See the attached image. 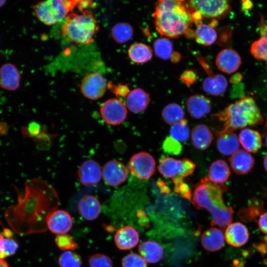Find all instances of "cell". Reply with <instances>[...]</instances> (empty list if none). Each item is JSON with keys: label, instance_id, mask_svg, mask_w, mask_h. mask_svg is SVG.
Listing matches in <instances>:
<instances>
[{"label": "cell", "instance_id": "6da1fadb", "mask_svg": "<svg viewBox=\"0 0 267 267\" xmlns=\"http://www.w3.org/2000/svg\"><path fill=\"white\" fill-rule=\"evenodd\" d=\"M44 184L35 179L27 182L24 195L19 194L17 204L6 210L5 219L17 233L26 235L47 228L46 218L56 206L51 204L53 201L48 200L49 197H46Z\"/></svg>", "mask_w": 267, "mask_h": 267}, {"label": "cell", "instance_id": "7a4b0ae2", "mask_svg": "<svg viewBox=\"0 0 267 267\" xmlns=\"http://www.w3.org/2000/svg\"><path fill=\"white\" fill-rule=\"evenodd\" d=\"M188 2L179 0H160L156 2L153 13L157 32L161 35L176 38L190 29L193 23Z\"/></svg>", "mask_w": 267, "mask_h": 267}, {"label": "cell", "instance_id": "3957f363", "mask_svg": "<svg viewBox=\"0 0 267 267\" xmlns=\"http://www.w3.org/2000/svg\"><path fill=\"white\" fill-rule=\"evenodd\" d=\"M226 190L224 184L214 183L206 176L195 185L191 200L196 208L209 212L212 225L221 228L228 226L233 219L232 207L226 205L223 200V193Z\"/></svg>", "mask_w": 267, "mask_h": 267}, {"label": "cell", "instance_id": "277c9868", "mask_svg": "<svg viewBox=\"0 0 267 267\" xmlns=\"http://www.w3.org/2000/svg\"><path fill=\"white\" fill-rule=\"evenodd\" d=\"M223 123L221 131L233 132L247 126L263 123V117L255 100L244 96L214 115Z\"/></svg>", "mask_w": 267, "mask_h": 267}, {"label": "cell", "instance_id": "5b68a950", "mask_svg": "<svg viewBox=\"0 0 267 267\" xmlns=\"http://www.w3.org/2000/svg\"><path fill=\"white\" fill-rule=\"evenodd\" d=\"M99 30L93 13L87 9L81 14L71 12L65 19L61 27L62 34L75 44H86L92 43Z\"/></svg>", "mask_w": 267, "mask_h": 267}, {"label": "cell", "instance_id": "8992f818", "mask_svg": "<svg viewBox=\"0 0 267 267\" xmlns=\"http://www.w3.org/2000/svg\"><path fill=\"white\" fill-rule=\"evenodd\" d=\"M79 0H48L33 6L34 14L39 21L46 25L56 24L66 17L78 5Z\"/></svg>", "mask_w": 267, "mask_h": 267}, {"label": "cell", "instance_id": "52a82bcc", "mask_svg": "<svg viewBox=\"0 0 267 267\" xmlns=\"http://www.w3.org/2000/svg\"><path fill=\"white\" fill-rule=\"evenodd\" d=\"M195 168V164L189 159L177 160L172 157L161 159L158 167L159 173L163 177L171 178L174 184L191 175Z\"/></svg>", "mask_w": 267, "mask_h": 267}, {"label": "cell", "instance_id": "ba28073f", "mask_svg": "<svg viewBox=\"0 0 267 267\" xmlns=\"http://www.w3.org/2000/svg\"><path fill=\"white\" fill-rule=\"evenodd\" d=\"M226 0H191L187 1L191 11L199 12L202 17L213 20L224 17L231 9Z\"/></svg>", "mask_w": 267, "mask_h": 267}, {"label": "cell", "instance_id": "9c48e42d", "mask_svg": "<svg viewBox=\"0 0 267 267\" xmlns=\"http://www.w3.org/2000/svg\"><path fill=\"white\" fill-rule=\"evenodd\" d=\"M156 162L153 157L146 152H140L131 158L129 169L131 173L140 179H148L154 174Z\"/></svg>", "mask_w": 267, "mask_h": 267}, {"label": "cell", "instance_id": "30bf717a", "mask_svg": "<svg viewBox=\"0 0 267 267\" xmlns=\"http://www.w3.org/2000/svg\"><path fill=\"white\" fill-rule=\"evenodd\" d=\"M107 87L106 81L102 75L98 72H93L86 75L83 78L80 90L86 98L96 100L104 95Z\"/></svg>", "mask_w": 267, "mask_h": 267}, {"label": "cell", "instance_id": "8fae6325", "mask_svg": "<svg viewBox=\"0 0 267 267\" xmlns=\"http://www.w3.org/2000/svg\"><path fill=\"white\" fill-rule=\"evenodd\" d=\"M101 117L106 124L116 126L122 123L126 118V106L121 100L112 98L106 100L100 109Z\"/></svg>", "mask_w": 267, "mask_h": 267}, {"label": "cell", "instance_id": "7c38bea8", "mask_svg": "<svg viewBox=\"0 0 267 267\" xmlns=\"http://www.w3.org/2000/svg\"><path fill=\"white\" fill-rule=\"evenodd\" d=\"M72 218L69 212L63 210H55L48 215L46 227L49 231L58 234H67L72 228Z\"/></svg>", "mask_w": 267, "mask_h": 267}, {"label": "cell", "instance_id": "4fadbf2b", "mask_svg": "<svg viewBox=\"0 0 267 267\" xmlns=\"http://www.w3.org/2000/svg\"><path fill=\"white\" fill-rule=\"evenodd\" d=\"M102 177L108 185L115 187L124 182L128 177V171L125 166L117 160H111L104 165Z\"/></svg>", "mask_w": 267, "mask_h": 267}, {"label": "cell", "instance_id": "5bb4252c", "mask_svg": "<svg viewBox=\"0 0 267 267\" xmlns=\"http://www.w3.org/2000/svg\"><path fill=\"white\" fill-rule=\"evenodd\" d=\"M78 176L82 185L90 186L99 182L102 177V170L97 162L89 159L81 165L78 171Z\"/></svg>", "mask_w": 267, "mask_h": 267}, {"label": "cell", "instance_id": "9a60e30c", "mask_svg": "<svg viewBox=\"0 0 267 267\" xmlns=\"http://www.w3.org/2000/svg\"><path fill=\"white\" fill-rule=\"evenodd\" d=\"M241 62L239 54L231 48H224L221 50L216 58V64L221 71L226 73L235 72Z\"/></svg>", "mask_w": 267, "mask_h": 267}, {"label": "cell", "instance_id": "2e32d148", "mask_svg": "<svg viewBox=\"0 0 267 267\" xmlns=\"http://www.w3.org/2000/svg\"><path fill=\"white\" fill-rule=\"evenodd\" d=\"M21 75L16 66L11 63L0 68V87L8 91H14L20 87Z\"/></svg>", "mask_w": 267, "mask_h": 267}, {"label": "cell", "instance_id": "e0dca14e", "mask_svg": "<svg viewBox=\"0 0 267 267\" xmlns=\"http://www.w3.org/2000/svg\"><path fill=\"white\" fill-rule=\"evenodd\" d=\"M186 106L190 115L195 119H200L208 114L212 108V102L202 94L190 96L186 101Z\"/></svg>", "mask_w": 267, "mask_h": 267}, {"label": "cell", "instance_id": "ac0fdd59", "mask_svg": "<svg viewBox=\"0 0 267 267\" xmlns=\"http://www.w3.org/2000/svg\"><path fill=\"white\" fill-rule=\"evenodd\" d=\"M224 238L226 243L234 247L242 246L248 240V230L241 222L230 223L226 228Z\"/></svg>", "mask_w": 267, "mask_h": 267}, {"label": "cell", "instance_id": "d6986e66", "mask_svg": "<svg viewBox=\"0 0 267 267\" xmlns=\"http://www.w3.org/2000/svg\"><path fill=\"white\" fill-rule=\"evenodd\" d=\"M78 209L81 216L87 221H93L99 216L101 207L98 199L92 195H85L79 201Z\"/></svg>", "mask_w": 267, "mask_h": 267}, {"label": "cell", "instance_id": "ffe728a7", "mask_svg": "<svg viewBox=\"0 0 267 267\" xmlns=\"http://www.w3.org/2000/svg\"><path fill=\"white\" fill-rule=\"evenodd\" d=\"M239 145L238 138L233 132H218L217 147L222 154L232 155L238 150Z\"/></svg>", "mask_w": 267, "mask_h": 267}, {"label": "cell", "instance_id": "44dd1931", "mask_svg": "<svg viewBox=\"0 0 267 267\" xmlns=\"http://www.w3.org/2000/svg\"><path fill=\"white\" fill-rule=\"evenodd\" d=\"M116 246L120 250H127L134 247L139 241L137 231L130 226L119 229L114 237Z\"/></svg>", "mask_w": 267, "mask_h": 267}, {"label": "cell", "instance_id": "7402d4cb", "mask_svg": "<svg viewBox=\"0 0 267 267\" xmlns=\"http://www.w3.org/2000/svg\"><path fill=\"white\" fill-rule=\"evenodd\" d=\"M229 162L234 173L238 175H245L252 169L255 161L247 151L238 150L230 157Z\"/></svg>", "mask_w": 267, "mask_h": 267}, {"label": "cell", "instance_id": "603a6c76", "mask_svg": "<svg viewBox=\"0 0 267 267\" xmlns=\"http://www.w3.org/2000/svg\"><path fill=\"white\" fill-rule=\"evenodd\" d=\"M150 100L149 93L142 89L136 88L131 91L127 96L126 105L130 111L139 113L146 110Z\"/></svg>", "mask_w": 267, "mask_h": 267}, {"label": "cell", "instance_id": "cb8c5ba5", "mask_svg": "<svg viewBox=\"0 0 267 267\" xmlns=\"http://www.w3.org/2000/svg\"><path fill=\"white\" fill-rule=\"evenodd\" d=\"M224 240L222 231L216 227H212L205 231L201 237L202 246L210 252H215L222 249Z\"/></svg>", "mask_w": 267, "mask_h": 267}, {"label": "cell", "instance_id": "d4e9b609", "mask_svg": "<svg viewBox=\"0 0 267 267\" xmlns=\"http://www.w3.org/2000/svg\"><path fill=\"white\" fill-rule=\"evenodd\" d=\"M228 83L226 78L220 74L213 72L208 74L203 82L202 87L207 93L219 96L223 94L226 90Z\"/></svg>", "mask_w": 267, "mask_h": 267}, {"label": "cell", "instance_id": "484cf974", "mask_svg": "<svg viewBox=\"0 0 267 267\" xmlns=\"http://www.w3.org/2000/svg\"><path fill=\"white\" fill-rule=\"evenodd\" d=\"M191 135L193 145L200 150L207 149L213 140V134L210 130L203 124H199L194 127Z\"/></svg>", "mask_w": 267, "mask_h": 267}, {"label": "cell", "instance_id": "4316f807", "mask_svg": "<svg viewBox=\"0 0 267 267\" xmlns=\"http://www.w3.org/2000/svg\"><path fill=\"white\" fill-rule=\"evenodd\" d=\"M138 251L146 262L151 264L160 261L164 254L162 247L152 241H146L141 243L138 247Z\"/></svg>", "mask_w": 267, "mask_h": 267}, {"label": "cell", "instance_id": "83f0119b", "mask_svg": "<svg viewBox=\"0 0 267 267\" xmlns=\"http://www.w3.org/2000/svg\"><path fill=\"white\" fill-rule=\"evenodd\" d=\"M230 175V169L227 163L222 160H217L210 165L206 177L214 183L223 184Z\"/></svg>", "mask_w": 267, "mask_h": 267}, {"label": "cell", "instance_id": "f1b7e54d", "mask_svg": "<svg viewBox=\"0 0 267 267\" xmlns=\"http://www.w3.org/2000/svg\"><path fill=\"white\" fill-rule=\"evenodd\" d=\"M239 141L247 151L256 153L262 147V137L256 131L246 128L242 130L239 135Z\"/></svg>", "mask_w": 267, "mask_h": 267}, {"label": "cell", "instance_id": "f546056e", "mask_svg": "<svg viewBox=\"0 0 267 267\" xmlns=\"http://www.w3.org/2000/svg\"><path fill=\"white\" fill-rule=\"evenodd\" d=\"M128 53L130 59L136 63L146 62L152 57V51L150 47L141 43H135L131 45Z\"/></svg>", "mask_w": 267, "mask_h": 267}, {"label": "cell", "instance_id": "4dcf8cb0", "mask_svg": "<svg viewBox=\"0 0 267 267\" xmlns=\"http://www.w3.org/2000/svg\"><path fill=\"white\" fill-rule=\"evenodd\" d=\"M217 38L216 31L210 25L202 23L197 26L195 31V39L198 44L209 46L213 44Z\"/></svg>", "mask_w": 267, "mask_h": 267}, {"label": "cell", "instance_id": "1f68e13d", "mask_svg": "<svg viewBox=\"0 0 267 267\" xmlns=\"http://www.w3.org/2000/svg\"><path fill=\"white\" fill-rule=\"evenodd\" d=\"M113 40L118 44H123L129 41L134 34L132 26L126 22H120L113 26L111 29Z\"/></svg>", "mask_w": 267, "mask_h": 267}, {"label": "cell", "instance_id": "d6a6232c", "mask_svg": "<svg viewBox=\"0 0 267 267\" xmlns=\"http://www.w3.org/2000/svg\"><path fill=\"white\" fill-rule=\"evenodd\" d=\"M162 116L165 122L171 125L184 119V113L182 108L178 104L174 103H170L163 108Z\"/></svg>", "mask_w": 267, "mask_h": 267}, {"label": "cell", "instance_id": "836d02e7", "mask_svg": "<svg viewBox=\"0 0 267 267\" xmlns=\"http://www.w3.org/2000/svg\"><path fill=\"white\" fill-rule=\"evenodd\" d=\"M153 48L156 55L164 60L170 58L173 52L172 43L166 38L156 39L153 43Z\"/></svg>", "mask_w": 267, "mask_h": 267}, {"label": "cell", "instance_id": "e575fe53", "mask_svg": "<svg viewBox=\"0 0 267 267\" xmlns=\"http://www.w3.org/2000/svg\"><path fill=\"white\" fill-rule=\"evenodd\" d=\"M170 136L178 142L186 141L189 136V129L187 121L184 119L180 122L172 125L170 130Z\"/></svg>", "mask_w": 267, "mask_h": 267}, {"label": "cell", "instance_id": "d590c367", "mask_svg": "<svg viewBox=\"0 0 267 267\" xmlns=\"http://www.w3.org/2000/svg\"><path fill=\"white\" fill-rule=\"evenodd\" d=\"M59 267H81V257L72 251H64L58 260Z\"/></svg>", "mask_w": 267, "mask_h": 267}, {"label": "cell", "instance_id": "8d00e7d4", "mask_svg": "<svg viewBox=\"0 0 267 267\" xmlns=\"http://www.w3.org/2000/svg\"><path fill=\"white\" fill-rule=\"evenodd\" d=\"M251 53L257 59L266 60L267 58V39L261 37L251 45Z\"/></svg>", "mask_w": 267, "mask_h": 267}, {"label": "cell", "instance_id": "74e56055", "mask_svg": "<svg viewBox=\"0 0 267 267\" xmlns=\"http://www.w3.org/2000/svg\"><path fill=\"white\" fill-rule=\"evenodd\" d=\"M55 242L59 249L64 251H72L78 247L72 237L68 234L57 235Z\"/></svg>", "mask_w": 267, "mask_h": 267}, {"label": "cell", "instance_id": "f35d334b", "mask_svg": "<svg viewBox=\"0 0 267 267\" xmlns=\"http://www.w3.org/2000/svg\"><path fill=\"white\" fill-rule=\"evenodd\" d=\"M88 262L89 267H113L111 259L101 253L92 255Z\"/></svg>", "mask_w": 267, "mask_h": 267}, {"label": "cell", "instance_id": "ab89813d", "mask_svg": "<svg viewBox=\"0 0 267 267\" xmlns=\"http://www.w3.org/2000/svg\"><path fill=\"white\" fill-rule=\"evenodd\" d=\"M4 248L6 257L13 255L18 248V243L12 237L11 231L8 229H4Z\"/></svg>", "mask_w": 267, "mask_h": 267}, {"label": "cell", "instance_id": "60d3db41", "mask_svg": "<svg viewBox=\"0 0 267 267\" xmlns=\"http://www.w3.org/2000/svg\"><path fill=\"white\" fill-rule=\"evenodd\" d=\"M122 267H147L145 260L139 255L131 253L127 255L122 261Z\"/></svg>", "mask_w": 267, "mask_h": 267}, {"label": "cell", "instance_id": "b9f144b4", "mask_svg": "<svg viewBox=\"0 0 267 267\" xmlns=\"http://www.w3.org/2000/svg\"><path fill=\"white\" fill-rule=\"evenodd\" d=\"M162 147L166 153L172 155H178L182 150V146L180 142L170 136L165 139Z\"/></svg>", "mask_w": 267, "mask_h": 267}, {"label": "cell", "instance_id": "7bdbcfd3", "mask_svg": "<svg viewBox=\"0 0 267 267\" xmlns=\"http://www.w3.org/2000/svg\"><path fill=\"white\" fill-rule=\"evenodd\" d=\"M174 184V189L177 193L184 198H187L190 201L191 200L192 195L191 191L188 185L184 183L183 180Z\"/></svg>", "mask_w": 267, "mask_h": 267}, {"label": "cell", "instance_id": "ee69618b", "mask_svg": "<svg viewBox=\"0 0 267 267\" xmlns=\"http://www.w3.org/2000/svg\"><path fill=\"white\" fill-rule=\"evenodd\" d=\"M180 81L187 86L195 83L197 80L196 72L192 70H185L180 76Z\"/></svg>", "mask_w": 267, "mask_h": 267}, {"label": "cell", "instance_id": "f6af8a7d", "mask_svg": "<svg viewBox=\"0 0 267 267\" xmlns=\"http://www.w3.org/2000/svg\"><path fill=\"white\" fill-rule=\"evenodd\" d=\"M113 91L116 95L122 97L127 96L130 92L128 86L124 85L114 86Z\"/></svg>", "mask_w": 267, "mask_h": 267}, {"label": "cell", "instance_id": "bcb514c9", "mask_svg": "<svg viewBox=\"0 0 267 267\" xmlns=\"http://www.w3.org/2000/svg\"><path fill=\"white\" fill-rule=\"evenodd\" d=\"M260 229L264 233L267 234V212L263 213L258 220Z\"/></svg>", "mask_w": 267, "mask_h": 267}, {"label": "cell", "instance_id": "7dc6e473", "mask_svg": "<svg viewBox=\"0 0 267 267\" xmlns=\"http://www.w3.org/2000/svg\"><path fill=\"white\" fill-rule=\"evenodd\" d=\"M5 257L4 248V236L2 233H0V259H3Z\"/></svg>", "mask_w": 267, "mask_h": 267}, {"label": "cell", "instance_id": "c3c4849f", "mask_svg": "<svg viewBox=\"0 0 267 267\" xmlns=\"http://www.w3.org/2000/svg\"><path fill=\"white\" fill-rule=\"evenodd\" d=\"M241 8L243 11L248 10L252 8L253 4L250 0H242Z\"/></svg>", "mask_w": 267, "mask_h": 267}, {"label": "cell", "instance_id": "681fc988", "mask_svg": "<svg viewBox=\"0 0 267 267\" xmlns=\"http://www.w3.org/2000/svg\"><path fill=\"white\" fill-rule=\"evenodd\" d=\"M242 76L240 73H236L233 75L230 79V82L233 84L239 83L242 80Z\"/></svg>", "mask_w": 267, "mask_h": 267}, {"label": "cell", "instance_id": "f907efd6", "mask_svg": "<svg viewBox=\"0 0 267 267\" xmlns=\"http://www.w3.org/2000/svg\"><path fill=\"white\" fill-rule=\"evenodd\" d=\"M181 59V55L178 52L173 51L171 57L170 59L173 63H178Z\"/></svg>", "mask_w": 267, "mask_h": 267}, {"label": "cell", "instance_id": "816d5d0a", "mask_svg": "<svg viewBox=\"0 0 267 267\" xmlns=\"http://www.w3.org/2000/svg\"><path fill=\"white\" fill-rule=\"evenodd\" d=\"M8 130V126L5 123H0V135L4 134Z\"/></svg>", "mask_w": 267, "mask_h": 267}, {"label": "cell", "instance_id": "f5cc1de1", "mask_svg": "<svg viewBox=\"0 0 267 267\" xmlns=\"http://www.w3.org/2000/svg\"><path fill=\"white\" fill-rule=\"evenodd\" d=\"M185 36L187 39H191L195 37V32L189 29L185 33Z\"/></svg>", "mask_w": 267, "mask_h": 267}, {"label": "cell", "instance_id": "db71d44e", "mask_svg": "<svg viewBox=\"0 0 267 267\" xmlns=\"http://www.w3.org/2000/svg\"><path fill=\"white\" fill-rule=\"evenodd\" d=\"M0 267H8V265L3 259H0Z\"/></svg>", "mask_w": 267, "mask_h": 267}, {"label": "cell", "instance_id": "11a10c76", "mask_svg": "<svg viewBox=\"0 0 267 267\" xmlns=\"http://www.w3.org/2000/svg\"><path fill=\"white\" fill-rule=\"evenodd\" d=\"M264 166L266 171L267 172V153L264 157Z\"/></svg>", "mask_w": 267, "mask_h": 267}, {"label": "cell", "instance_id": "9f6ffc18", "mask_svg": "<svg viewBox=\"0 0 267 267\" xmlns=\"http://www.w3.org/2000/svg\"><path fill=\"white\" fill-rule=\"evenodd\" d=\"M5 2H6L5 0H0V7L3 6L4 4L5 3Z\"/></svg>", "mask_w": 267, "mask_h": 267}, {"label": "cell", "instance_id": "6f0895ef", "mask_svg": "<svg viewBox=\"0 0 267 267\" xmlns=\"http://www.w3.org/2000/svg\"><path fill=\"white\" fill-rule=\"evenodd\" d=\"M235 267H244L242 265H240V263H238L237 265H236Z\"/></svg>", "mask_w": 267, "mask_h": 267}, {"label": "cell", "instance_id": "680465c9", "mask_svg": "<svg viewBox=\"0 0 267 267\" xmlns=\"http://www.w3.org/2000/svg\"><path fill=\"white\" fill-rule=\"evenodd\" d=\"M265 142H266V146L267 147V134L266 137Z\"/></svg>", "mask_w": 267, "mask_h": 267}, {"label": "cell", "instance_id": "91938a15", "mask_svg": "<svg viewBox=\"0 0 267 267\" xmlns=\"http://www.w3.org/2000/svg\"><path fill=\"white\" fill-rule=\"evenodd\" d=\"M266 128L267 129V122L266 124Z\"/></svg>", "mask_w": 267, "mask_h": 267}]
</instances>
